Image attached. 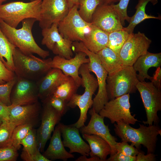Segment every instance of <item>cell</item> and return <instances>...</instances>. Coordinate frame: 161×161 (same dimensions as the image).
I'll use <instances>...</instances> for the list:
<instances>
[{
  "label": "cell",
  "mask_w": 161,
  "mask_h": 161,
  "mask_svg": "<svg viewBox=\"0 0 161 161\" xmlns=\"http://www.w3.org/2000/svg\"><path fill=\"white\" fill-rule=\"evenodd\" d=\"M131 34L123 29L109 33L107 47L119 55L120 50Z\"/></svg>",
  "instance_id": "4dcf8cb0"
},
{
  "label": "cell",
  "mask_w": 161,
  "mask_h": 161,
  "mask_svg": "<svg viewBox=\"0 0 161 161\" xmlns=\"http://www.w3.org/2000/svg\"><path fill=\"white\" fill-rule=\"evenodd\" d=\"M43 101L48 103L62 116L66 113L69 108L67 102L60 98L52 95L43 100Z\"/></svg>",
  "instance_id": "d590c367"
},
{
  "label": "cell",
  "mask_w": 161,
  "mask_h": 161,
  "mask_svg": "<svg viewBox=\"0 0 161 161\" xmlns=\"http://www.w3.org/2000/svg\"><path fill=\"white\" fill-rule=\"evenodd\" d=\"M37 102L24 105L8 106L10 121L16 126L26 124L33 125L40 111V105Z\"/></svg>",
  "instance_id": "44dd1931"
},
{
  "label": "cell",
  "mask_w": 161,
  "mask_h": 161,
  "mask_svg": "<svg viewBox=\"0 0 161 161\" xmlns=\"http://www.w3.org/2000/svg\"><path fill=\"white\" fill-rule=\"evenodd\" d=\"M59 124L63 145L69 149V153L76 152L89 156L90 151L89 146L80 137L79 129L71 125H66L61 123Z\"/></svg>",
  "instance_id": "d6986e66"
},
{
  "label": "cell",
  "mask_w": 161,
  "mask_h": 161,
  "mask_svg": "<svg viewBox=\"0 0 161 161\" xmlns=\"http://www.w3.org/2000/svg\"><path fill=\"white\" fill-rule=\"evenodd\" d=\"M16 47L8 40L0 27V59L9 69L14 72L13 51Z\"/></svg>",
  "instance_id": "f1b7e54d"
},
{
  "label": "cell",
  "mask_w": 161,
  "mask_h": 161,
  "mask_svg": "<svg viewBox=\"0 0 161 161\" xmlns=\"http://www.w3.org/2000/svg\"><path fill=\"white\" fill-rule=\"evenodd\" d=\"M89 158H87L85 155H82L78 158L76 161H101L100 159L96 156L90 157Z\"/></svg>",
  "instance_id": "f6af8a7d"
},
{
  "label": "cell",
  "mask_w": 161,
  "mask_h": 161,
  "mask_svg": "<svg viewBox=\"0 0 161 161\" xmlns=\"http://www.w3.org/2000/svg\"><path fill=\"white\" fill-rule=\"evenodd\" d=\"M70 8L66 0H43L39 26L41 29L50 27L54 23L61 21Z\"/></svg>",
  "instance_id": "4fadbf2b"
},
{
  "label": "cell",
  "mask_w": 161,
  "mask_h": 161,
  "mask_svg": "<svg viewBox=\"0 0 161 161\" xmlns=\"http://www.w3.org/2000/svg\"><path fill=\"white\" fill-rule=\"evenodd\" d=\"M37 20L33 18L25 19L22 21V27L19 29L10 27L0 18V27L9 41L23 53L28 55L36 54L45 59L49 52L41 48L36 43L32 30Z\"/></svg>",
  "instance_id": "6da1fadb"
},
{
  "label": "cell",
  "mask_w": 161,
  "mask_h": 161,
  "mask_svg": "<svg viewBox=\"0 0 161 161\" xmlns=\"http://www.w3.org/2000/svg\"><path fill=\"white\" fill-rule=\"evenodd\" d=\"M3 120L0 117V126L1 125V124L2 123V122H3Z\"/></svg>",
  "instance_id": "681fc988"
},
{
  "label": "cell",
  "mask_w": 161,
  "mask_h": 161,
  "mask_svg": "<svg viewBox=\"0 0 161 161\" xmlns=\"http://www.w3.org/2000/svg\"><path fill=\"white\" fill-rule=\"evenodd\" d=\"M69 8L75 5L79 6V0H66Z\"/></svg>",
  "instance_id": "bcb514c9"
},
{
  "label": "cell",
  "mask_w": 161,
  "mask_h": 161,
  "mask_svg": "<svg viewBox=\"0 0 161 161\" xmlns=\"http://www.w3.org/2000/svg\"><path fill=\"white\" fill-rule=\"evenodd\" d=\"M90 23L108 33L123 30L120 18L113 4H100L93 13Z\"/></svg>",
  "instance_id": "5bb4252c"
},
{
  "label": "cell",
  "mask_w": 161,
  "mask_h": 161,
  "mask_svg": "<svg viewBox=\"0 0 161 161\" xmlns=\"http://www.w3.org/2000/svg\"><path fill=\"white\" fill-rule=\"evenodd\" d=\"M0 104H4V103H3L1 101H0Z\"/></svg>",
  "instance_id": "f907efd6"
},
{
  "label": "cell",
  "mask_w": 161,
  "mask_h": 161,
  "mask_svg": "<svg viewBox=\"0 0 161 161\" xmlns=\"http://www.w3.org/2000/svg\"><path fill=\"white\" fill-rule=\"evenodd\" d=\"M18 150L13 147L0 148V161H15L18 156Z\"/></svg>",
  "instance_id": "74e56055"
},
{
  "label": "cell",
  "mask_w": 161,
  "mask_h": 161,
  "mask_svg": "<svg viewBox=\"0 0 161 161\" xmlns=\"http://www.w3.org/2000/svg\"><path fill=\"white\" fill-rule=\"evenodd\" d=\"M151 2L154 5L158 2L157 0H139L135 7L136 12L134 15L131 17L129 24L123 29L129 34L133 33L135 27L140 23L145 20L150 18L161 19L160 17H156L148 15L145 12L146 6L147 4Z\"/></svg>",
  "instance_id": "83f0119b"
},
{
  "label": "cell",
  "mask_w": 161,
  "mask_h": 161,
  "mask_svg": "<svg viewBox=\"0 0 161 161\" xmlns=\"http://www.w3.org/2000/svg\"><path fill=\"white\" fill-rule=\"evenodd\" d=\"M157 68L151 81L155 87L161 89V69L160 66Z\"/></svg>",
  "instance_id": "b9f144b4"
},
{
  "label": "cell",
  "mask_w": 161,
  "mask_h": 161,
  "mask_svg": "<svg viewBox=\"0 0 161 161\" xmlns=\"http://www.w3.org/2000/svg\"><path fill=\"white\" fill-rule=\"evenodd\" d=\"M16 76L14 72L7 68L0 59V84L12 80Z\"/></svg>",
  "instance_id": "ab89813d"
},
{
  "label": "cell",
  "mask_w": 161,
  "mask_h": 161,
  "mask_svg": "<svg viewBox=\"0 0 161 161\" xmlns=\"http://www.w3.org/2000/svg\"><path fill=\"white\" fill-rule=\"evenodd\" d=\"M0 117L3 120L10 121L8 106L0 104Z\"/></svg>",
  "instance_id": "ee69618b"
},
{
  "label": "cell",
  "mask_w": 161,
  "mask_h": 161,
  "mask_svg": "<svg viewBox=\"0 0 161 161\" xmlns=\"http://www.w3.org/2000/svg\"><path fill=\"white\" fill-rule=\"evenodd\" d=\"M16 79V76L12 80L4 84H0V101L7 106L11 105L10 94Z\"/></svg>",
  "instance_id": "e575fe53"
},
{
  "label": "cell",
  "mask_w": 161,
  "mask_h": 161,
  "mask_svg": "<svg viewBox=\"0 0 161 161\" xmlns=\"http://www.w3.org/2000/svg\"><path fill=\"white\" fill-rule=\"evenodd\" d=\"M96 53L108 75L115 72L124 66L119 55L107 47Z\"/></svg>",
  "instance_id": "4316f807"
},
{
  "label": "cell",
  "mask_w": 161,
  "mask_h": 161,
  "mask_svg": "<svg viewBox=\"0 0 161 161\" xmlns=\"http://www.w3.org/2000/svg\"><path fill=\"white\" fill-rule=\"evenodd\" d=\"M79 87L73 78L68 76L57 88L52 95L60 98L68 103L72 96L76 93Z\"/></svg>",
  "instance_id": "f546056e"
},
{
  "label": "cell",
  "mask_w": 161,
  "mask_h": 161,
  "mask_svg": "<svg viewBox=\"0 0 161 161\" xmlns=\"http://www.w3.org/2000/svg\"><path fill=\"white\" fill-rule=\"evenodd\" d=\"M144 106L147 120L142 122L148 126L157 125L159 119L157 112L161 110V90L151 82L139 81L136 86Z\"/></svg>",
  "instance_id": "9c48e42d"
},
{
  "label": "cell",
  "mask_w": 161,
  "mask_h": 161,
  "mask_svg": "<svg viewBox=\"0 0 161 161\" xmlns=\"http://www.w3.org/2000/svg\"><path fill=\"white\" fill-rule=\"evenodd\" d=\"M83 139L89 143L90 157H98L101 161L106 160L107 156L111 155L112 148L109 143L100 137L95 134L83 133Z\"/></svg>",
  "instance_id": "484cf974"
},
{
  "label": "cell",
  "mask_w": 161,
  "mask_h": 161,
  "mask_svg": "<svg viewBox=\"0 0 161 161\" xmlns=\"http://www.w3.org/2000/svg\"><path fill=\"white\" fill-rule=\"evenodd\" d=\"M136 157V161H154L156 160V155L153 153L147 154L145 155L139 152Z\"/></svg>",
  "instance_id": "7bdbcfd3"
},
{
  "label": "cell",
  "mask_w": 161,
  "mask_h": 161,
  "mask_svg": "<svg viewBox=\"0 0 161 161\" xmlns=\"http://www.w3.org/2000/svg\"><path fill=\"white\" fill-rule=\"evenodd\" d=\"M86 54L82 52H76L75 56L69 59L56 55L52 59L50 63L52 68L60 69L66 76L73 78L80 87L81 84V78L79 70L81 66L89 61Z\"/></svg>",
  "instance_id": "e0dca14e"
},
{
  "label": "cell",
  "mask_w": 161,
  "mask_h": 161,
  "mask_svg": "<svg viewBox=\"0 0 161 161\" xmlns=\"http://www.w3.org/2000/svg\"><path fill=\"white\" fill-rule=\"evenodd\" d=\"M91 116L90 120L87 125L79 128V131L83 133L95 134L102 138L109 144L112 148L110 156L117 152L116 145L117 139L110 134L108 125H105L104 117L96 113L92 108L89 111Z\"/></svg>",
  "instance_id": "ac0fdd59"
},
{
  "label": "cell",
  "mask_w": 161,
  "mask_h": 161,
  "mask_svg": "<svg viewBox=\"0 0 161 161\" xmlns=\"http://www.w3.org/2000/svg\"><path fill=\"white\" fill-rule=\"evenodd\" d=\"M100 4H111L119 1L120 0H100Z\"/></svg>",
  "instance_id": "7dc6e473"
},
{
  "label": "cell",
  "mask_w": 161,
  "mask_h": 161,
  "mask_svg": "<svg viewBox=\"0 0 161 161\" xmlns=\"http://www.w3.org/2000/svg\"><path fill=\"white\" fill-rule=\"evenodd\" d=\"M72 49L75 52H84L89 59L88 63L89 69L90 72L95 75L98 84V92L93 100L92 107L96 113H99L109 100L106 88L108 73L102 66L97 54L89 50L82 42H73Z\"/></svg>",
  "instance_id": "5b68a950"
},
{
  "label": "cell",
  "mask_w": 161,
  "mask_h": 161,
  "mask_svg": "<svg viewBox=\"0 0 161 161\" xmlns=\"http://www.w3.org/2000/svg\"><path fill=\"white\" fill-rule=\"evenodd\" d=\"M7 0H0V6L2 5L3 2Z\"/></svg>",
  "instance_id": "c3c4849f"
},
{
  "label": "cell",
  "mask_w": 161,
  "mask_h": 161,
  "mask_svg": "<svg viewBox=\"0 0 161 161\" xmlns=\"http://www.w3.org/2000/svg\"><path fill=\"white\" fill-rule=\"evenodd\" d=\"M151 41L144 33H131L122 47L119 55L124 66H132L141 56L146 54Z\"/></svg>",
  "instance_id": "8fae6325"
},
{
  "label": "cell",
  "mask_w": 161,
  "mask_h": 161,
  "mask_svg": "<svg viewBox=\"0 0 161 161\" xmlns=\"http://www.w3.org/2000/svg\"><path fill=\"white\" fill-rule=\"evenodd\" d=\"M58 23H55L50 27L42 29L43 38L41 44L56 55L70 59L73 55L72 49L73 42L62 37L58 31Z\"/></svg>",
  "instance_id": "7c38bea8"
},
{
  "label": "cell",
  "mask_w": 161,
  "mask_h": 161,
  "mask_svg": "<svg viewBox=\"0 0 161 161\" xmlns=\"http://www.w3.org/2000/svg\"><path fill=\"white\" fill-rule=\"evenodd\" d=\"M61 134L59 123L55 127L49 145L43 155L50 161L60 159L66 161L74 157V155L67 152L61 140Z\"/></svg>",
  "instance_id": "7402d4cb"
},
{
  "label": "cell",
  "mask_w": 161,
  "mask_h": 161,
  "mask_svg": "<svg viewBox=\"0 0 161 161\" xmlns=\"http://www.w3.org/2000/svg\"><path fill=\"white\" fill-rule=\"evenodd\" d=\"M31 124H26L16 126L13 131L8 146L13 147L17 150L21 147V143L29 131L32 128Z\"/></svg>",
  "instance_id": "d6a6232c"
},
{
  "label": "cell",
  "mask_w": 161,
  "mask_h": 161,
  "mask_svg": "<svg viewBox=\"0 0 161 161\" xmlns=\"http://www.w3.org/2000/svg\"><path fill=\"white\" fill-rule=\"evenodd\" d=\"M88 63L84 64L80 67L79 74L81 76V86L85 89L82 95L76 93L67 103L69 108L78 106L80 110V116L78 121L71 124L79 129L84 126L87 119V113L93 103L92 96L98 88L97 78L90 73Z\"/></svg>",
  "instance_id": "3957f363"
},
{
  "label": "cell",
  "mask_w": 161,
  "mask_h": 161,
  "mask_svg": "<svg viewBox=\"0 0 161 161\" xmlns=\"http://www.w3.org/2000/svg\"><path fill=\"white\" fill-rule=\"evenodd\" d=\"M109 33L92 25L90 31L82 42L89 50L96 53L106 47Z\"/></svg>",
  "instance_id": "d4e9b609"
},
{
  "label": "cell",
  "mask_w": 161,
  "mask_h": 161,
  "mask_svg": "<svg viewBox=\"0 0 161 161\" xmlns=\"http://www.w3.org/2000/svg\"><path fill=\"white\" fill-rule=\"evenodd\" d=\"M135 129L123 121L114 123V130L116 134L121 141L130 142L138 150L141 145L146 148L147 154L154 153L156 147L157 136L161 135V130L157 125L148 126L139 124Z\"/></svg>",
  "instance_id": "7a4b0ae2"
},
{
  "label": "cell",
  "mask_w": 161,
  "mask_h": 161,
  "mask_svg": "<svg viewBox=\"0 0 161 161\" xmlns=\"http://www.w3.org/2000/svg\"><path fill=\"white\" fill-rule=\"evenodd\" d=\"M42 0L28 2L13 1L0 6V18L11 27L16 28L24 20L29 18L39 21Z\"/></svg>",
  "instance_id": "8992f818"
},
{
  "label": "cell",
  "mask_w": 161,
  "mask_h": 161,
  "mask_svg": "<svg viewBox=\"0 0 161 161\" xmlns=\"http://www.w3.org/2000/svg\"><path fill=\"white\" fill-rule=\"evenodd\" d=\"M139 82L137 72L132 66H124L115 72L108 75L106 88L109 100L135 93Z\"/></svg>",
  "instance_id": "52a82bcc"
},
{
  "label": "cell",
  "mask_w": 161,
  "mask_h": 161,
  "mask_svg": "<svg viewBox=\"0 0 161 161\" xmlns=\"http://www.w3.org/2000/svg\"><path fill=\"white\" fill-rule=\"evenodd\" d=\"M31 1H35V0H30Z\"/></svg>",
  "instance_id": "816d5d0a"
},
{
  "label": "cell",
  "mask_w": 161,
  "mask_h": 161,
  "mask_svg": "<svg viewBox=\"0 0 161 161\" xmlns=\"http://www.w3.org/2000/svg\"><path fill=\"white\" fill-rule=\"evenodd\" d=\"M129 99V94H128L110 100L98 114L103 117L108 118L112 124L123 121L127 124L134 125L138 121L135 118V115L131 114Z\"/></svg>",
  "instance_id": "30bf717a"
},
{
  "label": "cell",
  "mask_w": 161,
  "mask_h": 161,
  "mask_svg": "<svg viewBox=\"0 0 161 161\" xmlns=\"http://www.w3.org/2000/svg\"><path fill=\"white\" fill-rule=\"evenodd\" d=\"M79 6L75 5L70 8L67 15L58 25V31L62 37L73 42H82L92 26L80 16Z\"/></svg>",
  "instance_id": "ba28073f"
},
{
  "label": "cell",
  "mask_w": 161,
  "mask_h": 161,
  "mask_svg": "<svg viewBox=\"0 0 161 161\" xmlns=\"http://www.w3.org/2000/svg\"><path fill=\"white\" fill-rule=\"evenodd\" d=\"M43 102L41 123L36 134L38 147L41 152L44 151L46 143L51 138L55 126L59 123L62 116L48 103Z\"/></svg>",
  "instance_id": "9a60e30c"
},
{
  "label": "cell",
  "mask_w": 161,
  "mask_h": 161,
  "mask_svg": "<svg viewBox=\"0 0 161 161\" xmlns=\"http://www.w3.org/2000/svg\"><path fill=\"white\" fill-rule=\"evenodd\" d=\"M16 77L10 94L11 104L24 105L37 102L38 97L35 81Z\"/></svg>",
  "instance_id": "2e32d148"
},
{
  "label": "cell",
  "mask_w": 161,
  "mask_h": 161,
  "mask_svg": "<svg viewBox=\"0 0 161 161\" xmlns=\"http://www.w3.org/2000/svg\"><path fill=\"white\" fill-rule=\"evenodd\" d=\"M21 145L23 146L21 158L25 161H50L42 154L37 142L36 134L32 128L22 140Z\"/></svg>",
  "instance_id": "cb8c5ba5"
},
{
  "label": "cell",
  "mask_w": 161,
  "mask_h": 161,
  "mask_svg": "<svg viewBox=\"0 0 161 161\" xmlns=\"http://www.w3.org/2000/svg\"><path fill=\"white\" fill-rule=\"evenodd\" d=\"M79 14L85 21L90 23L93 13L100 4V0H79Z\"/></svg>",
  "instance_id": "1f68e13d"
},
{
  "label": "cell",
  "mask_w": 161,
  "mask_h": 161,
  "mask_svg": "<svg viewBox=\"0 0 161 161\" xmlns=\"http://www.w3.org/2000/svg\"><path fill=\"white\" fill-rule=\"evenodd\" d=\"M137 157L130 156L125 155L122 153L117 152L106 159L107 161H136Z\"/></svg>",
  "instance_id": "60d3db41"
},
{
  "label": "cell",
  "mask_w": 161,
  "mask_h": 161,
  "mask_svg": "<svg viewBox=\"0 0 161 161\" xmlns=\"http://www.w3.org/2000/svg\"><path fill=\"white\" fill-rule=\"evenodd\" d=\"M117 152L130 156H136L139 153V150L134 146L129 145L127 142L122 141L117 143L116 145Z\"/></svg>",
  "instance_id": "f35d334b"
},
{
  "label": "cell",
  "mask_w": 161,
  "mask_h": 161,
  "mask_svg": "<svg viewBox=\"0 0 161 161\" xmlns=\"http://www.w3.org/2000/svg\"><path fill=\"white\" fill-rule=\"evenodd\" d=\"M16 126L10 121L3 120L0 126V148L8 146Z\"/></svg>",
  "instance_id": "836d02e7"
},
{
  "label": "cell",
  "mask_w": 161,
  "mask_h": 161,
  "mask_svg": "<svg viewBox=\"0 0 161 161\" xmlns=\"http://www.w3.org/2000/svg\"><path fill=\"white\" fill-rule=\"evenodd\" d=\"M14 72L18 77L37 81L51 68V58L41 59L32 55H26L16 47L13 51Z\"/></svg>",
  "instance_id": "277c9868"
},
{
  "label": "cell",
  "mask_w": 161,
  "mask_h": 161,
  "mask_svg": "<svg viewBox=\"0 0 161 161\" xmlns=\"http://www.w3.org/2000/svg\"><path fill=\"white\" fill-rule=\"evenodd\" d=\"M161 65V53H151L147 51L140 56L134 63L132 66L137 72L139 81H144L146 79L151 80L152 77L148 74L149 69L151 67L157 68Z\"/></svg>",
  "instance_id": "603a6c76"
},
{
  "label": "cell",
  "mask_w": 161,
  "mask_h": 161,
  "mask_svg": "<svg viewBox=\"0 0 161 161\" xmlns=\"http://www.w3.org/2000/svg\"><path fill=\"white\" fill-rule=\"evenodd\" d=\"M68 77L60 69L52 68L36 81L38 97L43 100L52 95L57 88Z\"/></svg>",
  "instance_id": "ffe728a7"
},
{
  "label": "cell",
  "mask_w": 161,
  "mask_h": 161,
  "mask_svg": "<svg viewBox=\"0 0 161 161\" xmlns=\"http://www.w3.org/2000/svg\"><path fill=\"white\" fill-rule=\"evenodd\" d=\"M130 0H120L116 4H113V7L119 16L123 26L125 24V21L129 22L131 17L127 13V8Z\"/></svg>",
  "instance_id": "8d00e7d4"
}]
</instances>
